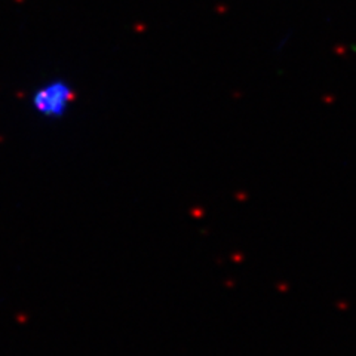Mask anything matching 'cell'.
Returning <instances> with one entry per match:
<instances>
[{
    "instance_id": "6da1fadb",
    "label": "cell",
    "mask_w": 356,
    "mask_h": 356,
    "mask_svg": "<svg viewBox=\"0 0 356 356\" xmlns=\"http://www.w3.org/2000/svg\"><path fill=\"white\" fill-rule=\"evenodd\" d=\"M69 89L63 85H51L36 95V106L48 115L60 113V110L69 102Z\"/></svg>"
}]
</instances>
